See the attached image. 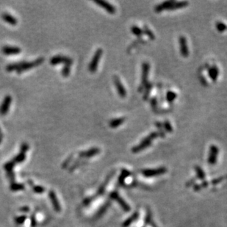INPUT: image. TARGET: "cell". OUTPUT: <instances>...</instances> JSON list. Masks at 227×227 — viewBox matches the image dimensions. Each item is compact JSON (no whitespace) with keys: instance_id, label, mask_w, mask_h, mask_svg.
Here are the masks:
<instances>
[{"instance_id":"obj_19","label":"cell","mask_w":227,"mask_h":227,"mask_svg":"<svg viewBox=\"0 0 227 227\" xmlns=\"http://www.w3.org/2000/svg\"><path fill=\"white\" fill-rule=\"evenodd\" d=\"M49 196L50 199H51V203H52V204H53V207H54L55 210L59 212V211L60 210V204H59L58 202V199H57L56 195H55V193L53 192V191H50Z\"/></svg>"},{"instance_id":"obj_40","label":"cell","mask_w":227,"mask_h":227,"mask_svg":"<svg viewBox=\"0 0 227 227\" xmlns=\"http://www.w3.org/2000/svg\"><path fill=\"white\" fill-rule=\"evenodd\" d=\"M225 178H226L225 176H221V177H219V178L215 179H213L212 181V185H216V184H218V183H220V182H222Z\"/></svg>"},{"instance_id":"obj_32","label":"cell","mask_w":227,"mask_h":227,"mask_svg":"<svg viewBox=\"0 0 227 227\" xmlns=\"http://www.w3.org/2000/svg\"><path fill=\"white\" fill-rule=\"evenodd\" d=\"M15 165H16V164L14 163L13 161H12H12H10V162H7V163L5 165L4 168H5V169L6 170V171H8V173H10V172H12V168H13V167H14V166H15Z\"/></svg>"},{"instance_id":"obj_36","label":"cell","mask_w":227,"mask_h":227,"mask_svg":"<svg viewBox=\"0 0 227 227\" xmlns=\"http://www.w3.org/2000/svg\"><path fill=\"white\" fill-rule=\"evenodd\" d=\"M33 191L36 193H41L45 191V189L41 186H35V187H33Z\"/></svg>"},{"instance_id":"obj_43","label":"cell","mask_w":227,"mask_h":227,"mask_svg":"<svg viewBox=\"0 0 227 227\" xmlns=\"http://www.w3.org/2000/svg\"><path fill=\"white\" fill-rule=\"evenodd\" d=\"M155 126H157V128L160 129H162V128H163V126H162V123L160 122H156L155 123Z\"/></svg>"},{"instance_id":"obj_14","label":"cell","mask_w":227,"mask_h":227,"mask_svg":"<svg viewBox=\"0 0 227 227\" xmlns=\"http://www.w3.org/2000/svg\"><path fill=\"white\" fill-rule=\"evenodd\" d=\"M100 149L98 148H91V149L87 150V151H81L79 154L80 157L81 158H84V157H94L95 155H97L98 154H99Z\"/></svg>"},{"instance_id":"obj_37","label":"cell","mask_w":227,"mask_h":227,"mask_svg":"<svg viewBox=\"0 0 227 227\" xmlns=\"http://www.w3.org/2000/svg\"><path fill=\"white\" fill-rule=\"evenodd\" d=\"M72 159H73V154H71V156L68 157V158L66 159V161L64 162L63 163H62V168H66L67 167V166L69 165V163H70V162H71V160H72Z\"/></svg>"},{"instance_id":"obj_16","label":"cell","mask_w":227,"mask_h":227,"mask_svg":"<svg viewBox=\"0 0 227 227\" xmlns=\"http://www.w3.org/2000/svg\"><path fill=\"white\" fill-rule=\"evenodd\" d=\"M208 75L210 78L213 82H215L218 80L219 75V69L216 66H213L210 67L208 70Z\"/></svg>"},{"instance_id":"obj_29","label":"cell","mask_w":227,"mask_h":227,"mask_svg":"<svg viewBox=\"0 0 227 227\" xmlns=\"http://www.w3.org/2000/svg\"><path fill=\"white\" fill-rule=\"evenodd\" d=\"M129 175H130L129 171H127V170H126V169H123L122 171H121V176H120L119 179V183L122 184L123 182H124L125 179L128 176H129Z\"/></svg>"},{"instance_id":"obj_33","label":"cell","mask_w":227,"mask_h":227,"mask_svg":"<svg viewBox=\"0 0 227 227\" xmlns=\"http://www.w3.org/2000/svg\"><path fill=\"white\" fill-rule=\"evenodd\" d=\"M10 189L12 190H24V186L21 184H18V183H12L11 186H10Z\"/></svg>"},{"instance_id":"obj_21","label":"cell","mask_w":227,"mask_h":227,"mask_svg":"<svg viewBox=\"0 0 227 227\" xmlns=\"http://www.w3.org/2000/svg\"><path fill=\"white\" fill-rule=\"evenodd\" d=\"M137 217H138V213H137V212L134 213L132 216H130V218H129L127 220H126V221H124V224H123V227L129 226L132 223V222H134V221L137 219Z\"/></svg>"},{"instance_id":"obj_18","label":"cell","mask_w":227,"mask_h":227,"mask_svg":"<svg viewBox=\"0 0 227 227\" xmlns=\"http://www.w3.org/2000/svg\"><path fill=\"white\" fill-rule=\"evenodd\" d=\"M189 5L188 2L186 1H182V2H176L175 1L173 2V4L170 7V8L168 9L169 10H177V9H181V8H184L187 7V5Z\"/></svg>"},{"instance_id":"obj_41","label":"cell","mask_w":227,"mask_h":227,"mask_svg":"<svg viewBox=\"0 0 227 227\" xmlns=\"http://www.w3.org/2000/svg\"><path fill=\"white\" fill-rule=\"evenodd\" d=\"M150 103H151V107H152V108L154 109L155 108H156L157 105V100L156 98L155 97L151 98V101H150Z\"/></svg>"},{"instance_id":"obj_8","label":"cell","mask_w":227,"mask_h":227,"mask_svg":"<svg viewBox=\"0 0 227 227\" xmlns=\"http://www.w3.org/2000/svg\"><path fill=\"white\" fill-rule=\"evenodd\" d=\"M219 150L217 146L212 145L210 148V153H209L208 157V162L210 165H215L217 162Z\"/></svg>"},{"instance_id":"obj_30","label":"cell","mask_w":227,"mask_h":227,"mask_svg":"<svg viewBox=\"0 0 227 227\" xmlns=\"http://www.w3.org/2000/svg\"><path fill=\"white\" fill-rule=\"evenodd\" d=\"M145 88H146V90H145L144 99V100H147L148 98H149L150 92H151V88H152V85H151V83H148L147 85H146V87H145Z\"/></svg>"},{"instance_id":"obj_20","label":"cell","mask_w":227,"mask_h":227,"mask_svg":"<svg viewBox=\"0 0 227 227\" xmlns=\"http://www.w3.org/2000/svg\"><path fill=\"white\" fill-rule=\"evenodd\" d=\"M124 121H125L124 117L112 119L110 121V122H109V126H110V127H111L112 129L117 128V127H119V126H121V125L122 124Z\"/></svg>"},{"instance_id":"obj_12","label":"cell","mask_w":227,"mask_h":227,"mask_svg":"<svg viewBox=\"0 0 227 227\" xmlns=\"http://www.w3.org/2000/svg\"><path fill=\"white\" fill-rule=\"evenodd\" d=\"M110 197H111L112 199L115 200V201H117L118 203L119 204L120 206L123 208L125 212H128V211L130 210V207L126 204L124 200L122 199L121 197L119 196V195L118 194L117 192H112L111 194H110Z\"/></svg>"},{"instance_id":"obj_27","label":"cell","mask_w":227,"mask_h":227,"mask_svg":"<svg viewBox=\"0 0 227 227\" xmlns=\"http://www.w3.org/2000/svg\"><path fill=\"white\" fill-rule=\"evenodd\" d=\"M215 27L219 33H223L227 29L226 25L224 23L221 22V21H217L215 23Z\"/></svg>"},{"instance_id":"obj_10","label":"cell","mask_w":227,"mask_h":227,"mask_svg":"<svg viewBox=\"0 0 227 227\" xmlns=\"http://www.w3.org/2000/svg\"><path fill=\"white\" fill-rule=\"evenodd\" d=\"M12 102V97L10 95H7L4 98L2 103L0 106V114L2 115H5L8 113L9 108Z\"/></svg>"},{"instance_id":"obj_4","label":"cell","mask_w":227,"mask_h":227,"mask_svg":"<svg viewBox=\"0 0 227 227\" xmlns=\"http://www.w3.org/2000/svg\"><path fill=\"white\" fill-rule=\"evenodd\" d=\"M150 65L148 62H144L142 65V77H141V85L139 87L138 90L142 91L144 87L148 84V76H149Z\"/></svg>"},{"instance_id":"obj_28","label":"cell","mask_w":227,"mask_h":227,"mask_svg":"<svg viewBox=\"0 0 227 227\" xmlns=\"http://www.w3.org/2000/svg\"><path fill=\"white\" fill-rule=\"evenodd\" d=\"M195 170H196V174H197L198 178L201 180L204 179L205 173L204 172L202 168H201V167H199V166H196V167H195Z\"/></svg>"},{"instance_id":"obj_15","label":"cell","mask_w":227,"mask_h":227,"mask_svg":"<svg viewBox=\"0 0 227 227\" xmlns=\"http://www.w3.org/2000/svg\"><path fill=\"white\" fill-rule=\"evenodd\" d=\"M175 1H165L163 2L160 3V5H157L154 8V10L156 12H160L163 10H168L170 7L173 4Z\"/></svg>"},{"instance_id":"obj_5","label":"cell","mask_w":227,"mask_h":227,"mask_svg":"<svg viewBox=\"0 0 227 227\" xmlns=\"http://www.w3.org/2000/svg\"><path fill=\"white\" fill-rule=\"evenodd\" d=\"M50 63L53 66H56L60 63H64L65 65H70L73 63V60L71 58L66 56H62V55H56V56L52 57L50 59Z\"/></svg>"},{"instance_id":"obj_42","label":"cell","mask_w":227,"mask_h":227,"mask_svg":"<svg viewBox=\"0 0 227 227\" xmlns=\"http://www.w3.org/2000/svg\"><path fill=\"white\" fill-rule=\"evenodd\" d=\"M108 204H107L106 205H105V206H104V207H102V208L101 209V210L99 211V213L97 214V216H100V215H102V214L104 213V212H105V211L107 210V208H108Z\"/></svg>"},{"instance_id":"obj_11","label":"cell","mask_w":227,"mask_h":227,"mask_svg":"<svg viewBox=\"0 0 227 227\" xmlns=\"http://www.w3.org/2000/svg\"><path fill=\"white\" fill-rule=\"evenodd\" d=\"M94 2L97 4L99 6L107 10V12H109L110 14H115V8L114 6L106 1H103V0H94Z\"/></svg>"},{"instance_id":"obj_47","label":"cell","mask_w":227,"mask_h":227,"mask_svg":"<svg viewBox=\"0 0 227 227\" xmlns=\"http://www.w3.org/2000/svg\"><path fill=\"white\" fill-rule=\"evenodd\" d=\"M2 137H3V135H0V144H1L2 141Z\"/></svg>"},{"instance_id":"obj_24","label":"cell","mask_w":227,"mask_h":227,"mask_svg":"<svg viewBox=\"0 0 227 227\" xmlns=\"http://www.w3.org/2000/svg\"><path fill=\"white\" fill-rule=\"evenodd\" d=\"M176 96H177V95H176V93L173 92L172 90H169L166 94V99H167L168 103H172L176 99Z\"/></svg>"},{"instance_id":"obj_39","label":"cell","mask_w":227,"mask_h":227,"mask_svg":"<svg viewBox=\"0 0 227 227\" xmlns=\"http://www.w3.org/2000/svg\"><path fill=\"white\" fill-rule=\"evenodd\" d=\"M26 220V216H20V217H18L15 219L16 223H17L18 224H21L24 222V221Z\"/></svg>"},{"instance_id":"obj_31","label":"cell","mask_w":227,"mask_h":227,"mask_svg":"<svg viewBox=\"0 0 227 227\" xmlns=\"http://www.w3.org/2000/svg\"><path fill=\"white\" fill-rule=\"evenodd\" d=\"M62 75L65 77H67L71 73V66L70 65H65L62 69Z\"/></svg>"},{"instance_id":"obj_35","label":"cell","mask_w":227,"mask_h":227,"mask_svg":"<svg viewBox=\"0 0 227 227\" xmlns=\"http://www.w3.org/2000/svg\"><path fill=\"white\" fill-rule=\"evenodd\" d=\"M207 185H208V182H203V183L201 184V185H197L195 186V187H194V190H196V191L200 190H201V189L204 188V187H206Z\"/></svg>"},{"instance_id":"obj_7","label":"cell","mask_w":227,"mask_h":227,"mask_svg":"<svg viewBox=\"0 0 227 227\" xmlns=\"http://www.w3.org/2000/svg\"><path fill=\"white\" fill-rule=\"evenodd\" d=\"M179 44L180 53L183 58H187L189 56V49L187 45V39L185 36H180L179 37Z\"/></svg>"},{"instance_id":"obj_44","label":"cell","mask_w":227,"mask_h":227,"mask_svg":"<svg viewBox=\"0 0 227 227\" xmlns=\"http://www.w3.org/2000/svg\"><path fill=\"white\" fill-rule=\"evenodd\" d=\"M201 83L203 84V85H207V80H205L204 77L201 78Z\"/></svg>"},{"instance_id":"obj_46","label":"cell","mask_w":227,"mask_h":227,"mask_svg":"<svg viewBox=\"0 0 227 227\" xmlns=\"http://www.w3.org/2000/svg\"><path fill=\"white\" fill-rule=\"evenodd\" d=\"M193 182H195V179H192V180H190V182H188V183H187V184H186V186H187V187H190V186L191 185H192V184H193Z\"/></svg>"},{"instance_id":"obj_38","label":"cell","mask_w":227,"mask_h":227,"mask_svg":"<svg viewBox=\"0 0 227 227\" xmlns=\"http://www.w3.org/2000/svg\"><path fill=\"white\" fill-rule=\"evenodd\" d=\"M29 149H30L29 145L27 144H25V143H24V144H21V149H20V151H21V152H23V153H26L27 151L28 150H29Z\"/></svg>"},{"instance_id":"obj_25","label":"cell","mask_w":227,"mask_h":227,"mask_svg":"<svg viewBox=\"0 0 227 227\" xmlns=\"http://www.w3.org/2000/svg\"><path fill=\"white\" fill-rule=\"evenodd\" d=\"M131 32L137 37H141L143 34H144L143 30L140 29L139 27L135 26V25H134V26H132L131 27Z\"/></svg>"},{"instance_id":"obj_6","label":"cell","mask_w":227,"mask_h":227,"mask_svg":"<svg viewBox=\"0 0 227 227\" xmlns=\"http://www.w3.org/2000/svg\"><path fill=\"white\" fill-rule=\"evenodd\" d=\"M167 172V169L164 167L158 168L155 169H144L142 170L141 173L146 177H152V176H158V175L163 174Z\"/></svg>"},{"instance_id":"obj_48","label":"cell","mask_w":227,"mask_h":227,"mask_svg":"<svg viewBox=\"0 0 227 227\" xmlns=\"http://www.w3.org/2000/svg\"><path fill=\"white\" fill-rule=\"evenodd\" d=\"M2 130H1V128H0V135H2Z\"/></svg>"},{"instance_id":"obj_13","label":"cell","mask_w":227,"mask_h":227,"mask_svg":"<svg viewBox=\"0 0 227 227\" xmlns=\"http://www.w3.org/2000/svg\"><path fill=\"white\" fill-rule=\"evenodd\" d=\"M21 49L17 46H5L2 48V51L3 54L6 55H16L21 52Z\"/></svg>"},{"instance_id":"obj_22","label":"cell","mask_w":227,"mask_h":227,"mask_svg":"<svg viewBox=\"0 0 227 227\" xmlns=\"http://www.w3.org/2000/svg\"><path fill=\"white\" fill-rule=\"evenodd\" d=\"M21 63H22V62H16V63L9 64V65L6 66V70L8 71V72H12V71H16L18 69L20 68V66H21Z\"/></svg>"},{"instance_id":"obj_45","label":"cell","mask_w":227,"mask_h":227,"mask_svg":"<svg viewBox=\"0 0 227 227\" xmlns=\"http://www.w3.org/2000/svg\"><path fill=\"white\" fill-rule=\"evenodd\" d=\"M21 210L22 211V212H27L29 211V208H28L27 207H22V208H21Z\"/></svg>"},{"instance_id":"obj_2","label":"cell","mask_w":227,"mask_h":227,"mask_svg":"<svg viewBox=\"0 0 227 227\" xmlns=\"http://www.w3.org/2000/svg\"><path fill=\"white\" fill-rule=\"evenodd\" d=\"M44 61V58H39L37 60H35V61L32 62H22L21 66H20L19 69L16 71L18 74H21L24 71H26L27 70H29L30 69H33V68L36 67V66H40L41 64L43 63Z\"/></svg>"},{"instance_id":"obj_9","label":"cell","mask_w":227,"mask_h":227,"mask_svg":"<svg viewBox=\"0 0 227 227\" xmlns=\"http://www.w3.org/2000/svg\"><path fill=\"white\" fill-rule=\"evenodd\" d=\"M113 83H114V85H115V86L116 87V90H117L118 94H119L120 97H121V98L126 97V89H125L124 85L121 83V80H120L119 76H116V75H115V76H113Z\"/></svg>"},{"instance_id":"obj_17","label":"cell","mask_w":227,"mask_h":227,"mask_svg":"<svg viewBox=\"0 0 227 227\" xmlns=\"http://www.w3.org/2000/svg\"><path fill=\"white\" fill-rule=\"evenodd\" d=\"M2 20L6 21L9 24L12 25V26H16L18 23V20L15 17L12 16V15L8 13H2Z\"/></svg>"},{"instance_id":"obj_26","label":"cell","mask_w":227,"mask_h":227,"mask_svg":"<svg viewBox=\"0 0 227 227\" xmlns=\"http://www.w3.org/2000/svg\"><path fill=\"white\" fill-rule=\"evenodd\" d=\"M143 31H144V33H145L146 35H147L149 38L151 39V40H154V39H155L154 34L153 33V32L151 31V30H150L147 26L144 25V30H143Z\"/></svg>"},{"instance_id":"obj_23","label":"cell","mask_w":227,"mask_h":227,"mask_svg":"<svg viewBox=\"0 0 227 227\" xmlns=\"http://www.w3.org/2000/svg\"><path fill=\"white\" fill-rule=\"evenodd\" d=\"M25 159H26V154H25V153L21 152L20 151V153H19V154L16 155V156L14 157L12 161H13V162L15 164L20 163V162H24L25 160Z\"/></svg>"},{"instance_id":"obj_1","label":"cell","mask_w":227,"mask_h":227,"mask_svg":"<svg viewBox=\"0 0 227 227\" xmlns=\"http://www.w3.org/2000/svg\"><path fill=\"white\" fill-rule=\"evenodd\" d=\"M160 137V135H159L158 132H153L151 133H150L147 137H144L142 141L138 145H137L136 146L132 148V151L133 153H137L139 151H143V150L146 149V148H148L150 145L152 143V140L154 139L157 138V137Z\"/></svg>"},{"instance_id":"obj_3","label":"cell","mask_w":227,"mask_h":227,"mask_svg":"<svg viewBox=\"0 0 227 227\" xmlns=\"http://www.w3.org/2000/svg\"><path fill=\"white\" fill-rule=\"evenodd\" d=\"M102 53L103 50L102 49H101V48H99V49L96 51L95 54H94V57H93L92 60H91L88 66V69L90 73H93V74H94V73H95L96 70H97L98 65H99V62L100 61V59L101 58Z\"/></svg>"},{"instance_id":"obj_34","label":"cell","mask_w":227,"mask_h":227,"mask_svg":"<svg viewBox=\"0 0 227 227\" xmlns=\"http://www.w3.org/2000/svg\"><path fill=\"white\" fill-rule=\"evenodd\" d=\"M162 126H163V127L164 129H165V130L166 132H173V127H172V126H171V123H170L168 121H164L163 124H162Z\"/></svg>"}]
</instances>
